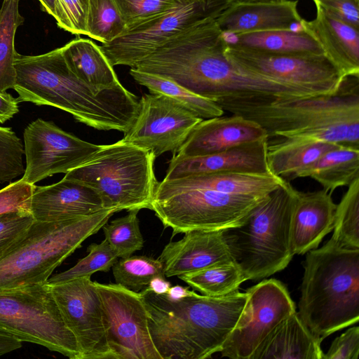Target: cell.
<instances>
[{
  "mask_svg": "<svg viewBox=\"0 0 359 359\" xmlns=\"http://www.w3.org/2000/svg\"><path fill=\"white\" fill-rule=\"evenodd\" d=\"M14 67L18 102L55 107L97 130L123 133L137 116L138 97L122 85L102 91L92 88L70 69L62 47L38 55L16 53Z\"/></svg>",
  "mask_w": 359,
  "mask_h": 359,
  "instance_id": "1",
  "label": "cell"
},
{
  "mask_svg": "<svg viewBox=\"0 0 359 359\" xmlns=\"http://www.w3.org/2000/svg\"><path fill=\"white\" fill-rule=\"evenodd\" d=\"M148 313L149 329L162 359H205L219 353L247 299L238 290L220 297L193 290L180 300L140 292Z\"/></svg>",
  "mask_w": 359,
  "mask_h": 359,
  "instance_id": "2",
  "label": "cell"
},
{
  "mask_svg": "<svg viewBox=\"0 0 359 359\" xmlns=\"http://www.w3.org/2000/svg\"><path fill=\"white\" fill-rule=\"evenodd\" d=\"M359 76H345L339 90L292 99L218 103L224 111L254 121L268 137H303L359 148Z\"/></svg>",
  "mask_w": 359,
  "mask_h": 359,
  "instance_id": "3",
  "label": "cell"
},
{
  "mask_svg": "<svg viewBox=\"0 0 359 359\" xmlns=\"http://www.w3.org/2000/svg\"><path fill=\"white\" fill-rule=\"evenodd\" d=\"M297 313L320 341L359 320V249L332 238L306 252Z\"/></svg>",
  "mask_w": 359,
  "mask_h": 359,
  "instance_id": "4",
  "label": "cell"
},
{
  "mask_svg": "<svg viewBox=\"0 0 359 359\" xmlns=\"http://www.w3.org/2000/svg\"><path fill=\"white\" fill-rule=\"evenodd\" d=\"M295 191L285 181L243 224L222 230L233 261L245 280L263 279L283 270L294 255L290 222Z\"/></svg>",
  "mask_w": 359,
  "mask_h": 359,
  "instance_id": "5",
  "label": "cell"
},
{
  "mask_svg": "<svg viewBox=\"0 0 359 359\" xmlns=\"http://www.w3.org/2000/svg\"><path fill=\"white\" fill-rule=\"evenodd\" d=\"M116 212H98L59 222L34 220L24 236L0 258V291L47 283L53 271Z\"/></svg>",
  "mask_w": 359,
  "mask_h": 359,
  "instance_id": "6",
  "label": "cell"
},
{
  "mask_svg": "<svg viewBox=\"0 0 359 359\" xmlns=\"http://www.w3.org/2000/svg\"><path fill=\"white\" fill-rule=\"evenodd\" d=\"M151 151L121 140L102 145L88 161L67 172L65 179L94 189L104 207L116 212L151 210L157 181Z\"/></svg>",
  "mask_w": 359,
  "mask_h": 359,
  "instance_id": "7",
  "label": "cell"
},
{
  "mask_svg": "<svg viewBox=\"0 0 359 359\" xmlns=\"http://www.w3.org/2000/svg\"><path fill=\"white\" fill-rule=\"evenodd\" d=\"M269 195V194H268ZM229 194L158 182L151 210L172 236L191 230H224L243 224L268 196Z\"/></svg>",
  "mask_w": 359,
  "mask_h": 359,
  "instance_id": "8",
  "label": "cell"
},
{
  "mask_svg": "<svg viewBox=\"0 0 359 359\" xmlns=\"http://www.w3.org/2000/svg\"><path fill=\"white\" fill-rule=\"evenodd\" d=\"M0 333L81 359L48 282L0 291Z\"/></svg>",
  "mask_w": 359,
  "mask_h": 359,
  "instance_id": "9",
  "label": "cell"
},
{
  "mask_svg": "<svg viewBox=\"0 0 359 359\" xmlns=\"http://www.w3.org/2000/svg\"><path fill=\"white\" fill-rule=\"evenodd\" d=\"M230 0H184L172 9L127 27L100 48L111 66L133 67L170 39L206 21L216 19Z\"/></svg>",
  "mask_w": 359,
  "mask_h": 359,
  "instance_id": "10",
  "label": "cell"
},
{
  "mask_svg": "<svg viewBox=\"0 0 359 359\" xmlns=\"http://www.w3.org/2000/svg\"><path fill=\"white\" fill-rule=\"evenodd\" d=\"M225 54L245 72L315 95L337 93L345 78L325 53H269L226 46Z\"/></svg>",
  "mask_w": 359,
  "mask_h": 359,
  "instance_id": "11",
  "label": "cell"
},
{
  "mask_svg": "<svg viewBox=\"0 0 359 359\" xmlns=\"http://www.w3.org/2000/svg\"><path fill=\"white\" fill-rule=\"evenodd\" d=\"M112 359H162L152 341L141 293L116 283L95 282Z\"/></svg>",
  "mask_w": 359,
  "mask_h": 359,
  "instance_id": "12",
  "label": "cell"
},
{
  "mask_svg": "<svg viewBox=\"0 0 359 359\" xmlns=\"http://www.w3.org/2000/svg\"><path fill=\"white\" fill-rule=\"evenodd\" d=\"M245 292V304L223 344L221 357L251 359L257 347L272 330L296 312L286 286L280 280L266 279Z\"/></svg>",
  "mask_w": 359,
  "mask_h": 359,
  "instance_id": "13",
  "label": "cell"
},
{
  "mask_svg": "<svg viewBox=\"0 0 359 359\" xmlns=\"http://www.w3.org/2000/svg\"><path fill=\"white\" fill-rule=\"evenodd\" d=\"M202 120L177 100L150 93L139 100L137 116L122 140L156 158L167 151L176 154Z\"/></svg>",
  "mask_w": 359,
  "mask_h": 359,
  "instance_id": "14",
  "label": "cell"
},
{
  "mask_svg": "<svg viewBox=\"0 0 359 359\" xmlns=\"http://www.w3.org/2000/svg\"><path fill=\"white\" fill-rule=\"evenodd\" d=\"M50 285L63 320L76 340L81 359H112L101 299L90 276Z\"/></svg>",
  "mask_w": 359,
  "mask_h": 359,
  "instance_id": "15",
  "label": "cell"
},
{
  "mask_svg": "<svg viewBox=\"0 0 359 359\" xmlns=\"http://www.w3.org/2000/svg\"><path fill=\"white\" fill-rule=\"evenodd\" d=\"M23 136L26 168L21 179L34 184L81 165L102 147L82 140L41 118L29 123Z\"/></svg>",
  "mask_w": 359,
  "mask_h": 359,
  "instance_id": "16",
  "label": "cell"
},
{
  "mask_svg": "<svg viewBox=\"0 0 359 359\" xmlns=\"http://www.w3.org/2000/svg\"><path fill=\"white\" fill-rule=\"evenodd\" d=\"M297 0L231 3L216 18L225 34L270 30H302Z\"/></svg>",
  "mask_w": 359,
  "mask_h": 359,
  "instance_id": "17",
  "label": "cell"
},
{
  "mask_svg": "<svg viewBox=\"0 0 359 359\" xmlns=\"http://www.w3.org/2000/svg\"><path fill=\"white\" fill-rule=\"evenodd\" d=\"M184 233L182 238L165 245L158 257L163 264L165 277L180 276L233 262L222 230H191Z\"/></svg>",
  "mask_w": 359,
  "mask_h": 359,
  "instance_id": "18",
  "label": "cell"
},
{
  "mask_svg": "<svg viewBox=\"0 0 359 359\" xmlns=\"http://www.w3.org/2000/svg\"><path fill=\"white\" fill-rule=\"evenodd\" d=\"M268 140L263 139L203 156L175 154L169 162L164 180L215 172H271L267 161Z\"/></svg>",
  "mask_w": 359,
  "mask_h": 359,
  "instance_id": "19",
  "label": "cell"
},
{
  "mask_svg": "<svg viewBox=\"0 0 359 359\" xmlns=\"http://www.w3.org/2000/svg\"><path fill=\"white\" fill-rule=\"evenodd\" d=\"M100 194L80 182L63 178L44 187H36L31 201L34 220L45 222L90 215L104 210Z\"/></svg>",
  "mask_w": 359,
  "mask_h": 359,
  "instance_id": "20",
  "label": "cell"
},
{
  "mask_svg": "<svg viewBox=\"0 0 359 359\" xmlns=\"http://www.w3.org/2000/svg\"><path fill=\"white\" fill-rule=\"evenodd\" d=\"M263 139H269L267 133L255 121L236 114L220 116L201 121L176 154H211Z\"/></svg>",
  "mask_w": 359,
  "mask_h": 359,
  "instance_id": "21",
  "label": "cell"
},
{
  "mask_svg": "<svg viewBox=\"0 0 359 359\" xmlns=\"http://www.w3.org/2000/svg\"><path fill=\"white\" fill-rule=\"evenodd\" d=\"M337 204L324 190L302 192L296 189L290 222V238L294 255L316 249L333 230Z\"/></svg>",
  "mask_w": 359,
  "mask_h": 359,
  "instance_id": "22",
  "label": "cell"
},
{
  "mask_svg": "<svg viewBox=\"0 0 359 359\" xmlns=\"http://www.w3.org/2000/svg\"><path fill=\"white\" fill-rule=\"evenodd\" d=\"M316 16L302 20L309 32L322 47L343 76H359V28L329 15L316 4Z\"/></svg>",
  "mask_w": 359,
  "mask_h": 359,
  "instance_id": "23",
  "label": "cell"
},
{
  "mask_svg": "<svg viewBox=\"0 0 359 359\" xmlns=\"http://www.w3.org/2000/svg\"><path fill=\"white\" fill-rule=\"evenodd\" d=\"M320 344L296 311L272 330L251 359H324Z\"/></svg>",
  "mask_w": 359,
  "mask_h": 359,
  "instance_id": "24",
  "label": "cell"
},
{
  "mask_svg": "<svg viewBox=\"0 0 359 359\" xmlns=\"http://www.w3.org/2000/svg\"><path fill=\"white\" fill-rule=\"evenodd\" d=\"M170 180L176 185L203 188L229 194L266 196L283 185L285 180L271 172H215Z\"/></svg>",
  "mask_w": 359,
  "mask_h": 359,
  "instance_id": "25",
  "label": "cell"
},
{
  "mask_svg": "<svg viewBox=\"0 0 359 359\" xmlns=\"http://www.w3.org/2000/svg\"><path fill=\"white\" fill-rule=\"evenodd\" d=\"M62 50L70 69L92 88L102 91L121 85L100 47L91 40L76 38Z\"/></svg>",
  "mask_w": 359,
  "mask_h": 359,
  "instance_id": "26",
  "label": "cell"
},
{
  "mask_svg": "<svg viewBox=\"0 0 359 359\" xmlns=\"http://www.w3.org/2000/svg\"><path fill=\"white\" fill-rule=\"evenodd\" d=\"M224 35L226 46L236 50L269 53H325L314 36L304 29Z\"/></svg>",
  "mask_w": 359,
  "mask_h": 359,
  "instance_id": "27",
  "label": "cell"
},
{
  "mask_svg": "<svg viewBox=\"0 0 359 359\" xmlns=\"http://www.w3.org/2000/svg\"><path fill=\"white\" fill-rule=\"evenodd\" d=\"M341 144L303 137L282 138L267 145L270 171L276 176L297 178L298 175L327 151Z\"/></svg>",
  "mask_w": 359,
  "mask_h": 359,
  "instance_id": "28",
  "label": "cell"
},
{
  "mask_svg": "<svg viewBox=\"0 0 359 359\" xmlns=\"http://www.w3.org/2000/svg\"><path fill=\"white\" fill-rule=\"evenodd\" d=\"M302 177L314 180L331 194L349 186L359 178V148L340 145L327 151L298 175Z\"/></svg>",
  "mask_w": 359,
  "mask_h": 359,
  "instance_id": "29",
  "label": "cell"
},
{
  "mask_svg": "<svg viewBox=\"0 0 359 359\" xmlns=\"http://www.w3.org/2000/svg\"><path fill=\"white\" fill-rule=\"evenodd\" d=\"M130 74L151 93L167 95L202 119L222 116L224 111L216 102L195 94L166 78L130 67Z\"/></svg>",
  "mask_w": 359,
  "mask_h": 359,
  "instance_id": "30",
  "label": "cell"
},
{
  "mask_svg": "<svg viewBox=\"0 0 359 359\" xmlns=\"http://www.w3.org/2000/svg\"><path fill=\"white\" fill-rule=\"evenodd\" d=\"M18 4L19 0H4L0 8V93L14 88L15 85V35L24 22Z\"/></svg>",
  "mask_w": 359,
  "mask_h": 359,
  "instance_id": "31",
  "label": "cell"
},
{
  "mask_svg": "<svg viewBox=\"0 0 359 359\" xmlns=\"http://www.w3.org/2000/svg\"><path fill=\"white\" fill-rule=\"evenodd\" d=\"M178 277L201 294L210 297L230 294L245 281L233 262L217 264Z\"/></svg>",
  "mask_w": 359,
  "mask_h": 359,
  "instance_id": "32",
  "label": "cell"
},
{
  "mask_svg": "<svg viewBox=\"0 0 359 359\" xmlns=\"http://www.w3.org/2000/svg\"><path fill=\"white\" fill-rule=\"evenodd\" d=\"M126 29L119 8L114 0H89L86 20V36L107 43Z\"/></svg>",
  "mask_w": 359,
  "mask_h": 359,
  "instance_id": "33",
  "label": "cell"
},
{
  "mask_svg": "<svg viewBox=\"0 0 359 359\" xmlns=\"http://www.w3.org/2000/svg\"><path fill=\"white\" fill-rule=\"evenodd\" d=\"M331 238L344 247L359 249V178L337 204Z\"/></svg>",
  "mask_w": 359,
  "mask_h": 359,
  "instance_id": "34",
  "label": "cell"
},
{
  "mask_svg": "<svg viewBox=\"0 0 359 359\" xmlns=\"http://www.w3.org/2000/svg\"><path fill=\"white\" fill-rule=\"evenodd\" d=\"M115 283L139 292L155 276H164L161 261L144 255L119 258L112 268Z\"/></svg>",
  "mask_w": 359,
  "mask_h": 359,
  "instance_id": "35",
  "label": "cell"
},
{
  "mask_svg": "<svg viewBox=\"0 0 359 359\" xmlns=\"http://www.w3.org/2000/svg\"><path fill=\"white\" fill-rule=\"evenodd\" d=\"M128 212V215L106 223L102 227L104 239L118 258L130 257L144 245L137 217L139 210Z\"/></svg>",
  "mask_w": 359,
  "mask_h": 359,
  "instance_id": "36",
  "label": "cell"
},
{
  "mask_svg": "<svg viewBox=\"0 0 359 359\" xmlns=\"http://www.w3.org/2000/svg\"><path fill=\"white\" fill-rule=\"evenodd\" d=\"M88 255L81 259L73 267L57 273L48 279V283L55 284L83 276H91L97 271L107 272L118 257L106 239L100 243H92Z\"/></svg>",
  "mask_w": 359,
  "mask_h": 359,
  "instance_id": "37",
  "label": "cell"
},
{
  "mask_svg": "<svg viewBox=\"0 0 359 359\" xmlns=\"http://www.w3.org/2000/svg\"><path fill=\"white\" fill-rule=\"evenodd\" d=\"M23 154L24 147L15 132L0 126V184L24 174Z\"/></svg>",
  "mask_w": 359,
  "mask_h": 359,
  "instance_id": "38",
  "label": "cell"
},
{
  "mask_svg": "<svg viewBox=\"0 0 359 359\" xmlns=\"http://www.w3.org/2000/svg\"><path fill=\"white\" fill-rule=\"evenodd\" d=\"M126 28L164 13L184 0H114Z\"/></svg>",
  "mask_w": 359,
  "mask_h": 359,
  "instance_id": "39",
  "label": "cell"
},
{
  "mask_svg": "<svg viewBox=\"0 0 359 359\" xmlns=\"http://www.w3.org/2000/svg\"><path fill=\"white\" fill-rule=\"evenodd\" d=\"M34 221L32 214L27 212L0 215V258L24 236Z\"/></svg>",
  "mask_w": 359,
  "mask_h": 359,
  "instance_id": "40",
  "label": "cell"
},
{
  "mask_svg": "<svg viewBox=\"0 0 359 359\" xmlns=\"http://www.w3.org/2000/svg\"><path fill=\"white\" fill-rule=\"evenodd\" d=\"M36 185L22 179L0 190V215L11 212L31 213L32 197Z\"/></svg>",
  "mask_w": 359,
  "mask_h": 359,
  "instance_id": "41",
  "label": "cell"
},
{
  "mask_svg": "<svg viewBox=\"0 0 359 359\" xmlns=\"http://www.w3.org/2000/svg\"><path fill=\"white\" fill-rule=\"evenodd\" d=\"M359 327L353 326L334 339L324 359H358Z\"/></svg>",
  "mask_w": 359,
  "mask_h": 359,
  "instance_id": "42",
  "label": "cell"
},
{
  "mask_svg": "<svg viewBox=\"0 0 359 359\" xmlns=\"http://www.w3.org/2000/svg\"><path fill=\"white\" fill-rule=\"evenodd\" d=\"M331 16L359 28V0H313Z\"/></svg>",
  "mask_w": 359,
  "mask_h": 359,
  "instance_id": "43",
  "label": "cell"
},
{
  "mask_svg": "<svg viewBox=\"0 0 359 359\" xmlns=\"http://www.w3.org/2000/svg\"><path fill=\"white\" fill-rule=\"evenodd\" d=\"M57 1L69 22L71 33L75 35H86L89 0Z\"/></svg>",
  "mask_w": 359,
  "mask_h": 359,
  "instance_id": "44",
  "label": "cell"
},
{
  "mask_svg": "<svg viewBox=\"0 0 359 359\" xmlns=\"http://www.w3.org/2000/svg\"><path fill=\"white\" fill-rule=\"evenodd\" d=\"M38 1L41 4V10L53 16L55 19L57 25L60 28L71 33L69 22L57 0Z\"/></svg>",
  "mask_w": 359,
  "mask_h": 359,
  "instance_id": "45",
  "label": "cell"
},
{
  "mask_svg": "<svg viewBox=\"0 0 359 359\" xmlns=\"http://www.w3.org/2000/svg\"><path fill=\"white\" fill-rule=\"evenodd\" d=\"M18 101L11 94L0 93V123L10 120L18 113Z\"/></svg>",
  "mask_w": 359,
  "mask_h": 359,
  "instance_id": "46",
  "label": "cell"
},
{
  "mask_svg": "<svg viewBox=\"0 0 359 359\" xmlns=\"http://www.w3.org/2000/svg\"><path fill=\"white\" fill-rule=\"evenodd\" d=\"M170 286V283L165 280V276H157L150 280L147 287L156 294H165Z\"/></svg>",
  "mask_w": 359,
  "mask_h": 359,
  "instance_id": "47",
  "label": "cell"
},
{
  "mask_svg": "<svg viewBox=\"0 0 359 359\" xmlns=\"http://www.w3.org/2000/svg\"><path fill=\"white\" fill-rule=\"evenodd\" d=\"M22 341L0 333V356L20 348Z\"/></svg>",
  "mask_w": 359,
  "mask_h": 359,
  "instance_id": "48",
  "label": "cell"
},
{
  "mask_svg": "<svg viewBox=\"0 0 359 359\" xmlns=\"http://www.w3.org/2000/svg\"><path fill=\"white\" fill-rule=\"evenodd\" d=\"M189 291L188 287L177 285L170 286L165 296L171 300H180L186 297Z\"/></svg>",
  "mask_w": 359,
  "mask_h": 359,
  "instance_id": "49",
  "label": "cell"
},
{
  "mask_svg": "<svg viewBox=\"0 0 359 359\" xmlns=\"http://www.w3.org/2000/svg\"><path fill=\"white\" fill-rule=\"evenodd\" d=\"M271 1V0H230L231 3L238 2H251V1Z\"/></svg>",
  "mask_w": 359,
  "mask_h": 359,
  "instance_id": "50",
  "label": "cell"
}]
</instances>
